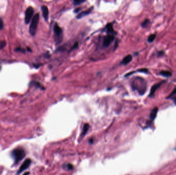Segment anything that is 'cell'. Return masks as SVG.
Instances as JSON below:
<instances>
[{"mask_svg":"<svg viewBox=\"0 0 176 175\" xmlns=\"http://www.w3.org/2000/svg\"><path fill=\"white\" fill-rule=\"evenodd\" d=\"M89 125L88 124H86L84 126V128H83V132L81 133V136H84L86 135V134L87 133V132H88V130H89Z\"/></svg>","mask_w":176,"mask_h":175,"instance_id":"obj_15","label":"cell"},{"mask_svg":"<svg viewBox=\"0 0 176 175\" xmlns=\"http://www.w3.org/2000/svg\"><path fill=\"white\" fill-rule=\"evenodd\" d=\"M26 156L25 150L22 147H17L14 149L11 152V156L14 160L15 164H18Z\"/></svg>","mask_w":176,"mask_h":175,"instance_id":"obj_2","label":"cell"},{"mask_svg":"<svg viewBox=\"0 0 176 175\" xmlns=\"http://www.w3.org/2000/svg\"><path fill=\"white\" fill-rule=\"evenodd\" d=\"M175 150H176V148H175Z\"/></svg>","mask_w":176,"mask_h":175,"instance_id":"obj_31","label":"cell"},{"mask_svg":"<svg viewBox=\"0 0 176 175\" xmlns=\"http://www.w3.org/2000/svg\"><path fill=\"white\" fill-rule=\"evenodd\" d=\"M174 102H175V104L176 105V97H175V98L174 99Z\"/></svg>","mask_w":176,"mask_h":175,"instance_id":"obj_30","label":"cell"},{"mask_svg":"<svg viewBox=\"0 0 176 175\" xmlns=\"http://www.w3.org/2000/svg\"><path fill=\"white\" fill-rule=\"evenodd\" d=\"M32 163V160L30 159H26L23 163L22 164V165H21L20 167L19 168V170L17 172V175H19L21 173H22L23 171H24L25 170H26V169H27L30 165Z\"/></svg>","mask_w":176,"mask_h":175,"instance_id":"obj_6","label":"cell"},{"mask_svg":"<svg viewBox=\"0 0 176 175\" xmlns=\"http://www.w3.org/2000/svg\"><path fill=\"white\" fill-rule=\"evenodd\" d=\"M35 85L37 87V88H40V84L38 82H36L35 83Z\"/></svg>","mask_w":176,"mask_h":175,"instance_id":"obj_26","label":"cell"},{"mask_svg":"<svg viewBox=\"0 0 176 175\" xmlns=\"http://www.w3.org/2000/svg\"><path fill=\"white\" fill-rule=\"evenodd\" d=\"M138 71L139 72H144V73H147L148 72V70L146 68H142V69H140L138 70Z\"/></svg>","mask_w":176,"mask_h":175,"instance_id":"obj_21","label":"cell"},{"mask_svg":"<svg viewBox=\"0 0 176 175\" xmlns=\"http://www.w3.org/2000/svg\"><path fill=\"white\" fill-rule=\"evenodd\" d=\"M158 107H155L151 111V113H150V118L151 120H154L156 116H157V113H158Z\"/></svg>","mask_w":176,"mask_h":175,"instance_id":"obj_12","label":"cell"},{"mask_svg":"<svg viewBox=\"0 0 176 175\" xmlns=\"http://www.w3.org/2000/svg\"><path fill=\"white\" fill-rule=\"evenodd\" d=\"M156 38V34H152V35L149 36L147 40L149 42L151 43V42H152L155 40Z\"/></svg>","mask_w":176,"mask_h":175,"instance_id":"obj_17","label":"cell"},{"mask_svg":"<svg viewBox=\"0 0 176 175\" xmlns=\"http://www.w3.org/2000/svg\"><path fill=\"white\" fill-rule=\"evenodd\" d=\"M54 41L56 45L60 44L63 40V32L62 29L56 23L54 27Z\"/></svg>","mask_w":176,"mask_h":175,"instance_id":"obj_3","label":"cell"},{"mask_svg":"<svg viewBox=\"0 0 176 175\" xmlns=\"http://www.w3.org/2000/svg\"><path fill=\"white\" fill-rule=\"evenodd\" d=\"M29 174H30V172H26V173H24L23 175H29Z\"/></svg>","mask_w":176,"mask_h":175,"instance_id":"obj_28","label":"cell"},{"mask_svg":"<svg viewBox=\"0 0 176 175\" xmlns=\"http://www.w3.org/2000/svg\"><path fill=\"white\" fill-rule=\"evenodd\" d=\"M34 13V9L32 7H28L25 13V22L26 24H28L30 21H31V19L33 16Z\"/></svg>","mask_w":176,"mask_h":175,"instance_id":"obj_5","label":"cell"},{"mask_svg":"<svg viewBox=\"0 0 176 175\" xmlns=\"http://www.w3.org/2000/svg\"><path fill=\"white\" fill-rule=\"evenodd\" d=\"M66 167L68 170H72V169H73V165H71V164H67L66 165Z\"/></svg>","mask_w":176,"mask_h":175,"instance_id":"obj_23","label":"cell"},{"mask_svg":"<svg viewBox=\"0 0 176 175\" xmlns=\"http://www.w3.org/2000/svg\"><path fill=\"white\" fill-rule=\"evenodd\" d=\"M162 83H163V82H161V83H159L156 84L155 85H154L150 89V93H149V97H152L155 95V93L156 90L158 89Z\"/></svg>","mask_w":176,"mask_h":175,"instance_id":"obj_10","label":"cell"},{"mask_svg":"<svg viewBox=\"0 0 176 175\" xmlns=\"http://www.w3.org/2000/svg\"><path fill=\"white\" fill-rule=\"evenodd\" d=\"M15 51L17 52H20V53H25V49H24L23 48H22L21 47H18V48H16Z\"/></svg>","mask_w":176,"mask_h":175,"instance_id":"obj_20","label":"cell"},{"mask_svg":"<svg viewBox=\"0 0 176 175\" xmlns=\"http://www.w3.org/2000/svg\"><path fill=\"white\" fill-rule=\"evenodd\" d=\"M89 142H90V143H91V144H92V143H93V140L92 139H90V140H89Z\"/></svg>","mask_w":176,"mask_h":175,"instance_id":"obj_27","label":"cell"},{"mask_svg":"<svg viewBox=\"0 0 176 175\" xmlns=\"http://www.w3.org/2000/svg\"><path fill=\"white\" fill-rule=\"evenodd\" d=\"M114 40V36L112 35H106L103 40V47H107L110 45V44L113 42V41Z\"/></svg>","mask_w":176,"mask_h":175,"instance_id":"obj_7","label":"cell"},{"mask_svg":"<svg viewBox=\"0 0 176 175\" xmlns=\"http://www.w3.org/2000/svg\"><path fill=\"white\" fill-rule=\"evenodd\" d=\"M160 74L163 76V77H169L172 76V73L170 71H167V70L161 71L160 72Z\"/></svg>","mask_w":176,"mask_h":175,"instance_id":"obj_14","label":"cell"},{"mask_svg":"<svg viewBox=\"0 0 176 175\" xmlns=\"http://www.w3.org/2000/svg\"><path fill=\"white\" fill-rule=\"evenodd\" d=\"M6 43L5 41H0V50L3 49L5 46H6Z\"/></svg>","mask_w":176,"mask_h":175,"instance_id":"obj_19","label":"cell"},{"mask_svg":"<svg viewBox=\"0 0 176 175\" xmlns=\"http://www.w3.org/2000/svg\"><path fill=\"white\" fill-rule=\"evenodd\" d=\"M27 51H29V52H32V50H31L30 48L27 47Z\"/></svg>","mask_w":176,"mask_h":175,"instance_id":"obj_29","label":"cell"},{"mask_svg":"<svg viewBox=\"0 0 176 175\" xmlns=\"http://www.w3.org/2000/svg\"><path fill=\"white\" fill-rule=\"evenodd\" d=\"M132 60V57L130 54H128L127 56H126L122 61V64L124 65H126L128 64H129Z\"/></svg>","mask_w":176,"mask_h":175,"instance_id":"obj_11","label":"cell"},{"mask_svg":"<svg viewBox=\"0 0 176 175\" xmlns=\"http://www.w3.org/2000/svg\"><path fill=\"white\" fill-rule=\"evenodd\" d=\"M132 88L133 90L138 91L141 95H144L146 91L147 84L145 80L140 77L136 78L132 82Z\"/></svg>","mask_w":176,"mask_h":175,"instance_id":"obj_1","label":"cell"},{"mask_svg":"<svg viewBox=\"0 0 176 175\" xmlns=\"http://www.w3.org/2000/svg\"><path fill=\"white\" fill-rule=\"evenodd\" d=\"M93 7H92L90 8H89L87 10H86V11H84L83 12H81V13L79 14L76 16V18L77 19H80L81 18H84V17H85V16H87L88 15H89L91 13V11L93 10Z\"/></svg>","mask_w":176,"mask_h":175,"instance_id":"obj_9","label":"cell"},{"mask_svg":"<svg viewBox=\"0 0 176 175\" xmlns=\"http://www.w3.org/2000/svg\"><path fill=\"white\" fill-rule=\"evenodd\" d=\"M150 23V21L149 20H148V19H146L145 20V21H143V22L141 24V26H142V27L143 28H146L148 27V26L149 25Z\"/></svg>","mask_w":176,"mask_h":175,"instance_id":"obj_16","label":"cell"},{"mask_svg":"<svg viewBox=\"0 0 176 175\" xmlns=\"http://www.w3.org/2000/svg\"><path fill=\"white\" fill-rule=\"evenodd\" d=\"M85 1H82V0H75L74 1V5H79L83 3H84Z\"/></svg>","mask_w":176,"mask_h":175,"instance_id":"obj_18","label":"cell"},{"mask_svg":"<svg viewBox=\"0 0 176 175\" xmlns=\"http://www.w3.org/2000/svg\"><path fill=\"white\" fill-rule=\"evenodd\" d=\"M39 14H36L32 20L30 26V33L31 35H35L36 34L38 25L39 22Z\"/></svg>","mask_w":176,"mask_h":175,"instance_id":"obj_4","label":"cell"},{"mask_svg":"<svg viewBox=\"0 0 176 175\" xmlns=\"http://www.w3.org/2000/svg\"><path fill=\"white\" fill-rule=\"evenodd\" d=\"M81 10V9L80 8H76L74 10V13H77L79 11H80V10Z\"/></svg>","mask_w":176,"mask_h":175,"instance_id":"obj_25","label":"cell"},{"mask_svg":"<svg viewBox=\"0 0 176 175\" xmlns=\"http://www.w3.org/2000/svg\"><path fill=\"white\" fill-rule=\"evenodd\" d=\"M0 69H1V67H0Z\"/></svg>","mask_w":176,"mask_h":175,"instance_id":"obj_32","label":"cell"},{"mask_svg":"<svg viewBox=\"0 0 176 175\" xmlns=\"http://www.w3.org/2000/svg\"><path fill=\"white\" fill-rule=\"evenodd\" d=\"M106 30L107 33L108 34H109V35H111L114 30H113V25L111 23H109L106 26Z\"/></svg>","mask_w":176,"mask_h":175,"instance_id":"obj_13","label":"cell"},{"mask_svg":"<svg viewBox=\"0 0 176 175\" xmlns=\"http://www.w3.org/2000/svg\"><path fill=\"white\" fill-rule=\"evenodd\" d=\"M41 10L42 12V15L43 17L44 18V20L46 21H48L49 20V11L48 7L46 6H42L41 7Z\"/></svg>","mask_w":176,"mask_h":175,"instance_id":"obj_8","label":"cell"},{"mask_svg":"<svg viewBox=\"0 0 176 175\" xmlns=\"http://www.w3.org/2000/svg\"><path fill=\"white\" fill-rule=\"evenodd\" d=\"M176 95V88L174 89V90L173 91V92L171 93V94L170 95L169 97H171L173 95Z\"/></svg>","mask_w":176,"mask_h":175,"instance_id":"obj_24","label":"cell"},{"mask_svg":"<svg viewBox=\"0 0 176 175\" xmlns=\"http://www.w3.org/2000/svg\"><path fill=\"white\" fill-rule=\"evenodd\" d=\"M4 24H3V21L2 18H0V30H2L3 28Z\"/></svg>","mask_w":176,"mask_h":175,"instance_id":"obj_22","label":"cell"}]
</instances>
